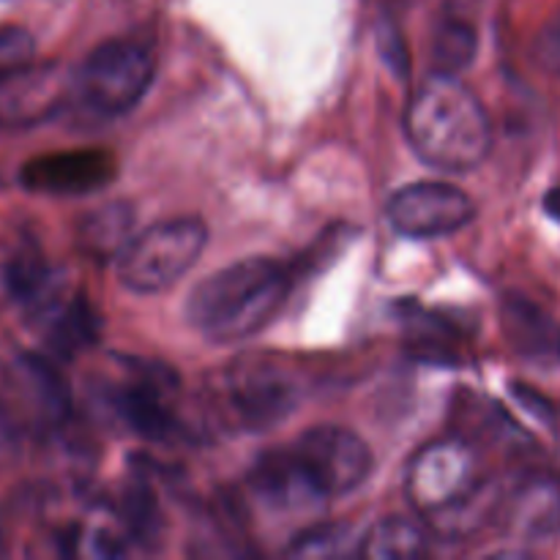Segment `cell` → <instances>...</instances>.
Segmentation results:
<instances>
[{
	"label": "cell",
	"instance_id": "6da1fadb",
	"mask_svg": "<svg viewBox=\"0 0 560 560\" xmlns=\"http://www.w3.org/2000/svg\"><path fill=\"white\" fill-rule=\"evenodd\" d=\"M410 148L421 162L443 173L479 167L492 145L490 118L457 74L435 71L410 96L405 115Z\"/></svg>",
	"mask_w": 560,
	"mask_h": 560
},
{
	"label": "cell",
	"instance_id": "7a4b0ae2",
	"mask_svg": "<svg viewBox=\"0 0 560 560\" xmlns=\"http://www.w3.org/2000/svg\"><path fill=\"white\" fill-rule=\"evenodd\" d=\"M293 273L273 257H246L202 279L186 301V317L217 345L244 342L273 320Z\"/></svg>",
	"mask_w": 560,
	"mask_h": 560
},
{
	"label": "cell",
	"instance_id": "3957f363",
	"mask_svg": "<svg viewBox=\"0 0 560 560\" xmlns=\"http://www.w3.org/2000/svg\"><path fill=\"white\" fill-rule=\"evenodd\" d=\"M156 55L137 38H109L98 44L71 77L69 104L93 118L113 120L131 113L151 88Z\"/></svg>",
	"mask_w": 560,
	"mask_h": 560
},
{
	"label": "cell",
	"instance_id": "277c9868",
	"mask_svg": "<svg viewBox=\"0 0 560 560\" xmlns=\"http://www.w3.org/2000/svg\"><path fill=\"white\" fill-rule=\"evenodd\" d=\"M206 244L208 228L195 217L151 224L118 252L120 284L137 295L164 293L191 271Z\"/></svg>",
	"mask_w": 560,
	"mask_h": 560
},
{
	"label": "cell",
	"instance_id": "5b68a950",
	"mask_svg": "<svg viewBox=\"0 0 560 560\" xmlns=\"http://www.w3.org/2000/svg\"><path fill=\"white\" fill-rule=\"evenodd\" d=\"M481 485L479 454L457 438L421 448L408 468V501L424 517H438L474 495Z\"/></svg>",
	"mask_w": 560,
	"mask_h": 560
},
{
	"label": "cell",
	"instance_id": "8992f818",
	"mask_svg": "<svg viewBox=\"0 0 560 560\" xmlns=\"http://www.w3.org/2000/svg\"><path fill=\"white\" fill-rule=\"evenodd\" d=\"M224 405L241 430L266 432L282 424L301 399V386L284 366L241 359L224 375Z\"/></svg>",
	"mask_w": 560,
	"mask_h": 560
},
{
	"label": "cell",
	"instance_id": "52a82bcc",
	"mask_svg": "<svg viewBox=\"0 0 560 560\" xmlns=\"http://www.w3.org/2000/svg\"><path fill=\"white\" fill-rule=\"evenodd\" d=\"M290 448L326 498L359 490L372 474L370 446L345 427H312Z\"/></svg>",
	"mask_w": 560,
	"mask_h": 560
},
{
	"label": "cell",
	"instance_id": "ba28073f",
	"mask_svg": "<svg viewBox=\"0 0 560 560\" xmlns=\"http://www.w3.org/2000/svg\"><path fill=\"white\" fill-rule=\"evenodd\" d=\"M476 206L463 189L441 180L402 186L386 202V219L408 238H443L468 228Z\"/></svg>",
	"mask_w": 560,
	"mask_h": 560
},
{
	"label": "cell",
	"instance_id": "9c48e42d",
	"mask_svg": "<svg viewBox=\"0 0 560 560\" xmlns=\"http://www.w3.org/2000/svg\"><path fill=\"white\" fill-rule=\"evenodd\" d=\"M118 175V164L109 151L102 148H77V151H55L27 159L20 180L27 191L38 195L80 197L109 186Z\"/></svg>",
	"mask_w": 560,
	"mask_h": 560
},
{
	"label": "cell",
	"instance_id": "30bf717a",
	"mask_svg": "<svg viewBox=\"0 0 560 560\" xmlns=\"http://www.w3.org/2000/svg\"><path fill=\"white\" fill-rule=\"evenodd\" d=\"M71 77L58 63H36L0 82V129L47 124L69 104Z\"/></svg>",
	"mask_w": 560,
	"mask_h": 560
},
{
	"label": "cell",
	"instance_id": "8fae6325",
	"mask_svg": "<svg viewBox=\"0 0 560 560\" xmlns=\"http://www.w3.org/2000/svg\"><path fill=\"white\" fill-rule=\"evenodd\" d=\"M249 487L277 512H312L326 501L293 448H271L249 470Z\"/></svg>",
	"mask_w": 560,
	"mask_h": 560
},
{
	"label": "cell",
	"instance_id": "7c38bea8",
	"mask_svg": "<svg viewBox=\"0 0 560 560\" xmlns=\"http://www.w3.org/2000/svg\"><path fill=\"white\" fill-rule=\"evenodd\" d=\"M167 386H173L170 372L151 364L140 372V377L126 383L115 399L126 424L148 441H170L178 430L173 410L167 405Z\"/></svg>",
	"mask_w": 560,
	"mask_h": 560
},
{
	"label": "cell",
	"instance_id": "4fadbf2b",
	"mask_svg": "<svg viewBox=\"0 0 560 560\" xmlns=\"http://www.w3.org/2000/svg\"><path fill=\"white\" fill-rule=\"evenodd\" d=\"M501 323L509 345L520 355L534 361L560 359V328L558 323L525 295H506L501 301Z\"/></svg>",
	"mask_w": 560,
	"mask_h": 560
},
{
	"label": "cell",
	"instance_id": "5bb4252c",
	"mask_svg": "<svg viewBox=\"0 0 560 560\" xmlns=\"http://www.w3.org/2000/svg\"><path fill=\"white\" fill-rule=\"evenodd\" d=\"M131 222H135V211L129 202H107L102 208H93L82 219L77 238L88 255L107 260V257H118L126 241L131 238Z\"/></svg>",
	"mask_w": 560,
	"mask_h": 560
},
{
	"label": "cell",
	"instance_id": "9a60e30c",
	"mask_svg": "<svg viewBox=\"0 0 560 560\" xmlns=\"http://www.w3.org/2000/svg\"><path fill=\"white\" fill-rule=\"evenodd\" d=\"M5 284H9V293L14 295L20 304H27L36 312H47L52 306V268L47 266L42 252L36 246H22L14 255L9 257V266H5Z\"/></svg>",
	"mask_w": 560,
	"mask_h": 560
},
{
	"label": "cell",
	"instance_id": "2e32d148",
	"mask_svg": "<svg viewBox=\"0 0 560 560\" xmlns=\"http://www.w3.org/2000/svg\"><path fill=\"white\" fill-rule=\"evenodd\" d=\"M102 334V320L96 310L88 304L85 295H77L69 304L58 306L49 320V348L63 359H74L77 353L96 345Z\"/></svg>",
	"mask_w": 560,
	"mask_h": 560
},
{
	"label": "cell",
	"instance_id": "e0dca14e",
	"mask_svg": "<svg viewBox=\"0 0 560 560\" xmlns=\"http://www.w3.org/2000/svg\"><path fill=\"white\" fill-rule=\"evenodd\" d=\"M430 547L427 530L416 520L386 517L370 528L361 539V556L375 560H413Z\"/></svg>",
	"mask_w": 560,
	"mask_h": 560
},
{
	"label": "cell",
	"instance_id": "ac0fdd59",
	"mask_svg": "<svg viewBox=\"0 0 560 560\" xmlns=\"http://www.w3.org/2000/svg\"><path fill=\"white\" fill-rule=\"evenodd\" d=\"M20 372L33 402H36L38 416L49 424L63 421L69 416V388H66L60 372L38 355H22Z\"/></svg>",
	"mask_w": 560,
	"mask_h": 560
},
{
	"label": "cell",
	"instance_id": "d6986e66",
	"mask_svg": "<svg viewBox=\"0 0 560 560\" xmlns=\"http://www.w3.org/2000/svg\"><path fill=\"white\" fill-rule=\"evenodd\" d=\"M509 523L523 536H547L558 528L560 523V495L547 481L525 487L514 501Z\"/></svg>",
	"mask_w": 560,
	"mask_h": 560
},
{
	"label": "cell",
	"instance_id": "ffe728a7",
	"mask_svg": "<svg viewBox=\"0 0 560 560\" xmlns=\"http://www.w3.org/2000/svg\"><path fill=\"white\" fill-rule=\"evenodd\" d=\"M479 49L476 31L463 20H446L432 38V63L441 74H459L468 69Z\"/></svg>",
	"mask_w": 560,
	"mask_h": 560
},
{
	"label": "cell",
	"instance_id": "44dd1931",
	"mask_svg": "<svg viewBox=\"0 0 560 560\" xmlns=\"http://www.w3.org/2000/svg\"><path fill=\"white\" fill-rule=\"evenodd\" d=\"M350 528L348 525H315L293 539L288 547V556L295 558H334L345 556L350 550Z\"/></svg>",
	"mask_w": 560,
	"mask_h": 560
},
{
	"label": "cell",
	"instance_id": "7402d4cb",
	"mask_svg": "<svg viewBox=\"0 0 560 560\" xmlns=\"http://www.w3.org/2000/svg\"><path fill=\"white\" fill-rule=\"evenodd\" d=\"M36 60V38L27 27L0 25V82Z\"/></svg>",
	"mask_w": 560,
	"mask_h": 560
},
{
	"label": "cell",
	"instance_id": "603a6c76",
	"mask_svg": "<svg viewBox=\"0 0 560 560\" xmlns=\"http://www.w3.org/2000/svg\"><path fill=\"white\" fill-rule=\"evenodd\" d=\"M126 523L135 530L137 536H153L159 525V512L156 501H153V492L148 490L142 481H135L126 492Z\"/></svg>",
	"mask_w": 560,
	"mask_h": 560
},
{
	"label": "cell",
	"instance_id": "cb8c5ba5",
	"mask_svg": "<svg viewBox=\"0 0 560 560\" xmlns=\"http://www.w3.org/2000/svg\"><path fill=\"white\" fill-rule=\"evenodd\" d=\"M377 49H381V58L388 66V71H394V77L405 80L410 71L408 47H405L402 36H399V31L388 20L377 25Z\"/></svg>",
	"mask_w": 560,
	"mask_h": 560
},
{
	"label": "cell",
	"instance_id": "d4e9b609",
	"mask_svg": "<svg viewBox=\"0 0 560 560\" xmlns=\"http://www.w3.org/2000/svg\"><path fill=\"white\" fill-rule=\"evenodd\" d=\"M534 58L547 74L560 77V9L541 25L534 42Z\"/></svg>",
	"mask_w": 560,
	"mask_h": 560
},
{
	"label": "cell",
	"instance_id": "484cf974",
	"mask_svg": "<svg viewBox=\"0 0 560 560\" xmlns=\"http://www.w3.org/2000/svg\"><path fill=\"white\" fill-rule=\"evenodd\" d=\"M514 397L523 399V405H528V410H534L536 416H541V419H550V405H547L545 399L536 397L534 392H528L525 386H514Z\"/></svg>",
	"mask_w": 560,
	"mask_h": 560
},
{
	"label": "cell",
	"instance_id": "4316f807",
	"mask_svg": "<svg viewBox=\"0 0 560 560\" xmlns=\"http://www.w3.org/2000/svg\"><path fill=\"white\" fill-rule=\"evenodd\" d=\"M545 211L547 217H552L556 222H560V186H556V189H550L545 195Z\"/></svg>",
	"mask_w": 560,
	"mask_h": 560
}]
</instances>
